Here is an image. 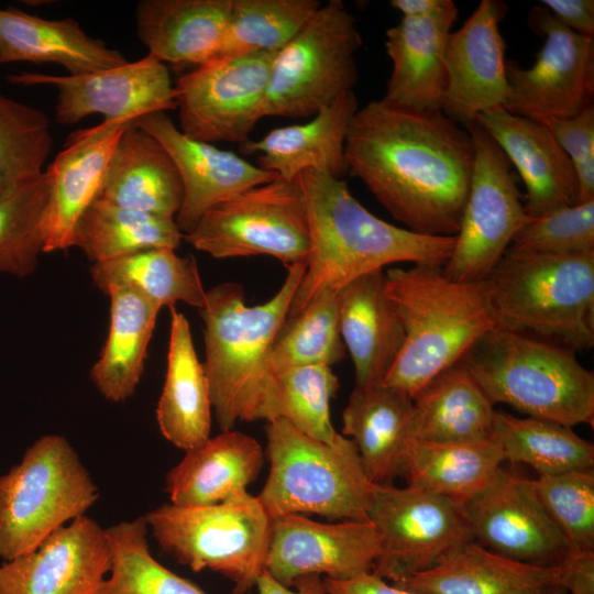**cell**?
<instances>
[{
    "label": "cell",
    "instance_id": "35",
    "mask_svg": "<svg viewBox=\"0 0 594 594\" xmlns=\"http://www.w3.org/2000/svg\"><path fill=\"white\" fill-rule=\"evenodd\" d=\"M495 414L494 404L460 362L413 398L409 438L432 442L492 438Z\"/></svg>",
    "mask_w": 594,
    "mask_h": 594
},
{
    "label": "cell",
    "instance_id": "29",
    "mask_svg": "<svg viewBox=\"0 0 594 594\" xmlns=\"http://www.w3.org/2000/svg\"><path fill=\"white\" fill-rule=\"evenodd\" d=\"M230 8L231 0H141L136 34L161 63L198 67L218 55Z\"/></svg>",
    "mask_w": 594,
    "mask_h": 594
},
{
    "label": "cell",
    "instance_id": "34",
    "mask_svg": "<svg viewBox=\"0 0 594 594\" xmlns=\"http://www.w3.org/2000/svg\"><path fill=\"white\" fill-rule=\"evenodd\" d=\"M413 398L383 383L354 387L342 413V433L360 454L374 484H393L409 438Z\"/></svg>",
    "mask_w": 594,
    "mask_h": 594
},
{
    "label": "cell",
    "instance_id": "22",
    "mask_svg": "<svg viewBox=\"0 0 594 594\" xmlns=\"http://www.w3.org/2000/svg\"><path fill=\"white\" fill-rule=\"evenodd\" d=\"M128 124L102 121L74 132L47 167V199L41 231L43 252L73 246L77 223L101 196L116 144Z\"/></svg>",
    "mask_w": 594,
    "mask_h": 594
},
{
    "label": "cell",
    "instance_id": "49",
    "mask_svg": "<svg viewBox=\"0 0 594 594\" xmlns=\"http://www.w3.org/2000/svg\"><path fill=\"white\" fill-rule=\"evenodd\" d=\"M559 585L572 594H594V550L570 549L558 564Z\"/></svg>",
    "mask_w": 594,
    "mask_h": 594
},
{
    "label": "cell",
    "instance_id": "2",
    "mask_svg": "<svg viewBox=\"0 0 594 594\" xmlns=\"http://www.w3.org/2000/svg\"><path fill=\"white\" fill-rule=\"evenodd\" d=\"M306 206L309 252L287 317L323 290L394 263L444 266L454 237L424 235L388 223L365 209L340 178L315 169L297 176Z\"/></svg>",
    "mask_w": 594,
    "mask_h": 594
},
{
    "label": "cell",
    "instance_id": "16",
    "mask_svg": "<svg viewBox=\"0 0 594 594\" xmlns=\"http://www.w3.org/2000/svg\"><path fill=\"white\" fill-rule=\"evenodd\" d=\"M15 85H47L57 91L55 121L70 125L99 113L106 122L130 124L157 111L176 110L174 86L164 63L146 55L136 62L82 75L10 74Z\"/></svg>",
    "mask_w": 594,
    "mask_h": 594
},
{
    "label": "cell",
    "instance_id": "42",
    "mask_svg": "<svg viewBox=\"0 0 594 594\" xmlns=\"http://www.w3.org/2000/svg\"><path fill=\"white\" fill-rule=\"evenodd\" d=\"M320 6L318 0H231L223 42L215 58L277 53Z\"/></svg>",
    "mask_w": 594,
    "mask_h": 594
},
{
    "label": "cell",
    "instance_id": "46",
    "mask_svg": "<svg viewBox=\"0 0 594 594\" xmlns=\"http://www.w3.org/2000/svg\"><path fill=\"white\" fill-rule=\"evenodd\" d=\"M532 483L570 549L594 550V470L538 475Z\"/></svg>",
    "mask_w": 594,
    "mask_h": 594
},
{
    "label": "cell",
    "instance_id": "44",
    "mask_svg": "<svg viewBox=\"0 0 594 594\" xmlns=\"http://www.w3.org/2000/svg\"><path fill=\"white\" fill-rule=\"evenodd\" d=\"M46 199L45 172L35 182L0 195V273L24 277L37 267Z\"/></svg>",
    "mask_w": 594,
    "mask_h": 594
},
{
    "label": "cell",
    "instance_id": "54",
    "mask_svg": "<svg viewBox=\"0 0 594 594\" xmlns=\"http://www.w3.org/2000/svg\"><path fill=\"white\" fill-rule=\"evenodd\" d=\"M541 594H568V592L560 585H552L547 587Z\"/></svg>",
    "mask_w": 594,
    "mask_h": 594
},
{
    "label": "cell",
    "instance_id": "24",
    "mask_svg": "<svg viewBox=\"0 0 594 594\" xmlns=\"http://www.w3.org/2000/svg\"><path fill=\"white\" fill-rule=\"evenodd\" d=\"M459 9L452 0L427 16H403L386 31L392 73L382 99L411 110H442L447 89L444 51Z\"/></svg>",
    "mask_w": 594,
    "mask_h": 594
},
{
    "label": "cell",
    "instance_id": "10",
    "mask_svg": "<svg viewBox=\"0 0 594 594\" xmlns=\"http://www.w3.org/2000/svg\"><path fill=\"white\" fill-rule=\"evenodd\" d=\"M362 36L341 0L321 4L274 57L264 117L312 118L351 91Z\"/></svg>",
    "mask_w": 594,
    "mask_h": 594
},
{
    "label": "cell",
    "instance_id": "5",
    "mask_svg": "<svg viewBox=\"0 0 594 594\" xmlns=\"http://www.w3.org/2000/svg\"><path fill=\"white\" fill-rule=\"evenodd\" d=\"M461 362L494 405L571 428L594 426V374L571 349L497 328Z\"/></svg>",
    "mask_w": 594,
    "mask_h": 594
},
{
    "label": "cell",
    "instance_id": "31",
    "mask_svg": "<svg viewBox=\"0 0 594 594\" xmlns=\"http://www.w3.org/2000/svg\"><path fill=\"white\" fill-rule=\"evenodd\" d=\"M183 184L162 144L128 124L107 169L101 198L153 216L175 219L183 202Z\"/></svg>",
    "mask_w": 594,
    "mask_h": 594
},
{
    "label": "cell",
    "instance_id": "19",
    "mask_svg": "<svg viewBox=\"0 0 594 594\" xmlns=\"http://www.w3.org/2000/svg\"><path fill=\"white\" fill-rule=\"evenodd\" d=\"M506 13L504 1L482 0L448 36L442 111L463 127L485 111L503 108L506 100V43L499 31Z\"/></svg>",
    "mask_w": 594,
    "mask_h": 594
},
{
    "label": "cell",
    "instance_id": "30",
    "mask_svg": "<svg viewBox=\"0 0 594 594\" xmlns=\"http://www.w3.org/2000/svg\"><path fill=\"white\" fill-rule=\"evenodd\" d=\"M57 64L82 75L127 64L119 51L89 36L72 19L50 20L15 8H0V65Z\"/></svg>",
    "mask_w": 594,
    "mask_h": 594
},
{
    "label": "cell",
    "instance_id": "18",
    "mask_svg": "<svg viewBox=\"0 0 594 594\" xmlns=\"http://www.w3.org/2000/svg\"><path fill=\"white\" fill-rule=\"evenodd\" d=\"M464 509L474 541L507 558L558 565L570 550L540 503L532 480L519 473L502 468Z\"/></svg>",
    "mask_w": 594,
    "mask_h": 594
},
{
    "label": "cell",
    "instance_id": "40",
    "mask_svg": "<svg viewBox=\"0 0 594 594\" xmlns=\"http://www.w3.org/2000/svg\"><path fill=\"white\" fill-rule=\"evenodd\" d=\"M345 352L338 293L327 289L286 318L274 340L270 364L274 374L306 365L332 366L343 360Z\"/></svg>",
    "mask_w": 594,
    "mask_h": 594
},
{
    "label": "cell",
    "instance_id": "13",
    "mask_svg": "<svg viewBox=\"0 0 594 594\" xmlns=\"http://www.w3.org/2000/svg\"><path fill=\"white\" fill-rule=\"evenodd\" d=\"M367 519L381 543L372 573L389 583L474 541L464 506L410 485L374 484Z\"/></svg>",
    "mask_w": 594,
    "mask_h": 594
},
{
    "label": "cell",
    "instance_id": "41",
    "mask_svg": "<svg viewBox=\"0 0 594 594\" xmlns=\"http://www.w3.org/2000/svg\"><path fill=\"white\" fill-rule=\"evenodd\" d=\"M106 532L111 568L98 594H206L152 556L144 517L121 521Z\"/></svg>",
    "mask_w": 594,
    "mask_h": 594
},
{
    "label": "cell",
    "instance_id": "7",
    "mask_svg": "<svg viewBox=\"0 0 594 594\" xmlns=\"http://www.w3.org/2000/svg\"><path fill=\"white\" fill-rule=\"evenodd\" d=\"M270 471L256 496L272 519L317 514L366 521L374 483L354 442L340 433L326 443L299 431L285 418L265 427Z\"/></svg>",
    "mask_w": 594,
    "mask_h": 594
},
{
    "label": "cell",
    "instance_id": "50",
    "mask_svg": "<svg viewBox=\"0 0 594 594\" xmlns=\"http://www.w3.org/2000/svg\"><path fill=\"white\" fill-rule=\"evenodd\" d=\"M541 3L564 26L580 35L594 38L593 0H542Z\"/></svg>",
    "mask_w": 594,
    "mask_h": 594
},
{
    "label": "cell",
    "instance_id": "27",
    "mask_svg": "<svg viewBox=\"0 0 594 594\" xmlns=\"http://www.w3.org/2000/svg\"><path fill=\"white\" fill-rule=\"evenodd\" d=\"M264 461L255 438L234 429L221 431L185 451L166 475V492L178 506L218 504L248 492Z\"/></svg>",
    "mask_w": 594,
    "mask_h": 594
},
{
    "label": "cell",
    "instance_id": "6",
    "mask_svg": "<svg viewBox=\"0 0 594 594\" xmlns=\"http://www.w3.org/2000/svg\"><path fill=\"white\" fill-rule=\"evenodd\" d=\"M486 283L498 329L557 339L572 350L594 345V251L508 249Z\"/></svg>",
    "mask_w": 594,
    "mask_h": 594
},
{
    "label": "cell",
    "instance_id": "43",
    "mask_svg": "<svg viewBox=\"0 0 594 594\" xmlns=\"http://www.w3.org/2000/svg\"><path fill=\"white\" fill-rule=\"evenodd\" d=\"M51 150L47 116L0 91V195L38 179Z\"/></svg>",
    "mask_w": 594,
    "mask_h": 594
},
{
    "label": "cell",
    "instance_id": "14",
    "mask_svg": "<svg viewBox=\"0 0 594 594\" xmlns=\"http://www.w3.org/2000/svg\"><path fill=\"white\" fill-rule=\"evenodd\" d=\"M276 53L213 58L180 76L174 86L179 130L191 139L242 144L264 117Z\"/></svg>",
    "mask_w": 594,
    "mask_h": 594
},
{
    "label": "cell",
    "instance_id": "15",
    "mask_svg": "<svg viewBox=\"0 0 594 594\" xmlns=\"http://www.w3.org/2000/svg\"><path fill=\"white\" fill-rule=\"evenodd\" d=\"M528 26L544 43L530 68L506 61L508 92L503 108L546 122L572 118L593 105L594 38L568 29L540 4L530 10Z\"/></svg>",
    "mask_w": 594,
    "mask_h": 594
},
{
    "label": "cell",
    "instance_id": "45",
    "mask_svg": "<svg viewBox=\"0 0 594 594\" xmlns=\"http://www.w3.org/2000/svg\"><path fill=\"white\" fill-rule=\"evenodd\" d=\"M275 375L280 418L310 438L334 442L340 433L331 422L330 400L339 388V380L331 366H298Z\"/></svg>",
    "mask_w": 594,
    "mask_h": 594
},
{
    "label": "cell",
    "instance_id": "48",
    "mask_svg": "<svg viewBox=\"0 0 594 594\" xmlns=\"http://www.w3.org/2000/svg\"><path fill=\"white\" fill-rule=\"evenodd\" d=\"M544 123L575 170L578 204L594 199V106L568 119L548 120Z\"/></svg>",
    "mask_w": 594,
    "mask_h": 594
},
{
    "label": "cell",
    "instance_id": "32",
    "mask_svg": "<svg viewBox=\"0 0 594 594\" xmlns=\"http://www.w3.org/2000/svg\"><path fill=\"white\" fill-rule=\"evenodd\" d=\"M212 403L187 318L170 307L167 369L156 407L164 438L184 451L210 438Z\"/></svg>",
    "mask_w": 594,
    "mask_h": 594
},
{
    "label": "cell",
    "instance_id": "38",
    "mask_svg": "<svg viewBox=\"0 0 594 594\" xmlns=\"http://www.w3.org/2000/svg\"><path fill=\"white\" fill-rule=\"evenodd\" d=\"M184 234L175 219L122 207L101 197L79 219L73 246L95 264L148 249L176 250Z\"/></svg>",
    "mask_w": 594,
    "mask_h": 594
},
{
    "label": "cell",
    "instance_id": "51",
    "mask_svg": "<svg viewBox=\"0 0 594 594\" xmlns=\"http://www.w3.org/2000/svg\"><path fill=\"white\" fill-rule=\"evenodd\" d=\"M327 594H417L385 581L372 572L348 580L322 578Z\"/></svg>",
    "mask_w": 594,
    "mask_h": 594
},
{
    "label": "cell",
    "instance_id": "52",
    "mask_svg": "<svg viewBox=\"0 0 594 594\" xmlns=\"http://www.w3.org/2000/svg\"><path fill=\"white\" fill-rule=\"evenodd\" d=\"M256 594H327L323 580L319 575H308L296 580L292 586H286L266 571L257 579Z\"/></svg>",
    "mask_w": 594,
    "mask_h": 594
},
{
    "label": "cell",
    "instance_id": "33",
    "mask_svg": "<svg viewBox=\"0 0 594 594\" xmlns=\"http://www.w3.org/2000/svg\"><path fill=\"white\" fill-rule=\"evenodd\" d=\"M504 463L492 438L462 442H432L408 438L400 476L415 486L465 506L495 479Z\"/></svg>",
    "mask_w": 594,
    "mask_h": 594
},
{
    "label": "cell",
    "instance_id": "21",
    "mask_svg": "<svg viewBox=\"0 0 594 594\" xmlns=\"http://www.w3.org/2000/svg\"><path fill=\"white\" fill-rule=\"evenodd\" d=\"M130 124L156 139L176 165L184 195L175 221L184 235L212 207L278 178L231 151L189 138L164 111L142 116Z\"/></svg>",
    "mask_w": 594,
    "mask_h": 594
},
{
    "label": "cell",
    "instance_id": "28",
    "mask_svg": "<svg viewBox=\"0 0 594 594\" xmlns=\"http://www.w3.org/2000/svg\"><path fill=\"white\" fill-rule=\"evenodd\" d=\"M392 584L417 594H541L559 585V566L517 561L471 541Z\"/></svg>",
    "mask_w": 594,
    "mask_h": 594
},
{
    "label": "cell",
    "instance_id": "8",
    "mask_svg": "<svg viewBox=\"0 0 594 594\" xmlns=\"http://www.w3.org/2000/svg\"><path fill=\"white\" fill-rule=\"evenodd\" d=\"M144 518L164 552L195 572L221 574L234 594L255 587L265 571L271 518L248 492L206 506L164 504Z\"/></svg>",
    "mask_w": 594,
    "mask_h": 594
},
{
    "label": "cell",
    "instance_id": "39",
    "mask_svg": "<svg viewBox=\"0 0 594 594\" xmlns=\"http://www.w3.org/2000/svg\"><path fill=\"white\" fill-rule=\"evenodd\" d=\"M504 462L526 464L538 475L593 469L594 446L571 427L496 410L493 436Z\"/></svg>",
    "mask_w": 594,
    "mask_h": 594
},
{
    "label": "cell",
    "instance_id": "37",
    "mask_svg": "<svg viewBox=\"0 0 594 594\" xmlns=\"http://www.w3.org/2000/svg\"><path fill=\"white\" fill-rule=\"evenodd\" d=\"M94 284L103 293L113 286L130 287L161 308L177 302L200 309L206 300L196 260L180 257L172 249H148L90 268Z\"/></svg>",
    "mask_w": 594,
    "mask_h": 594
},
{
    "label": "cell",
    "instance_id": "11",
    "mask_svg": "<svg viewBox=\"0 0 594 594\" xmlns=\"http://www.w3.org/2000/svg\"><path fill=\"white\" fill-rule=\"evenodd\" d=\"M184 240L215 258L268 255L286 267L309 252L306 206L297 179L252 187L204 213Z\"/></svg>",
    "mask_w": 594,
    "mask_h": 594
},
{
    "label": "cell",
    "instance_id": "53",
    "mask_svg": "<svg viewBox=\"0 0 594 594\" xmlns=\"http://www.w3.org/2000/svg\"><path fill=\"white\" fill-rule=\"evenodd\" d=\"M447 0H392L391 6L403 16H427L443 8Z\"/></svg>",
    "mask_w": 594,
    "mask_h": 594
},
{
    "label": "cell",
    "instance_id": "23",
    "mask_svg": "<svg viewBox=\"0 0 594 594\" xmlns=\"http://www.w3.org/2000/svg\"><path fill=\"white\" fill-rule=\"evenodd\" d=\"M475 121L519 172L526 187L524 209L529 218L578 204L573 165L544 123L504 108L485 111Z\"/></svg>",
    "mask_w": 594,
    "mask_h": 594
},
{
    "label": "cell",
    "instance_id": "9",
    "mask_svg": "<svg viewBox=\"0 0 594 594\" xmlns=\"http://www.w3.org/2000/svg\"><path fill=\"white\" fill-rule=\"evenodd\" d=\"M98 497V486L69 441L59 435L38 438L0 476V558L33 551L85 515Z\"/></svg>",
    "mask_w": 594,
    "mask_h": 594
},
{
    "label": "cell",
    "instance_id": "26",
    "mask_svg": "<svg viewBox=\"0 0 594 594\" xmlns=\"http://www.w3.org/2000/svg\"><path fill=\"white\" fill-rule=\"evenodd\" d=\"M340 333L354 365L355 387L383 383L403 346L399 315L385 292L384 270L338 292Z\"/></svg>",
    "mask_w": 594,
    "mask_h": 594
},
{
    "label": "cell",
    "instance_id": "4",
    "mask_svg": "<svg viewBox=\"0 0 594 594\" xmlns=\"http://www.w3.org/2000/svg\"><path fill=\"white\" fill-rule=\"evenodd\" d=\"M384 278L405 339L383 384L410 398L497 329L486 279L453 280L429 264L389 268Z\"/></svg>",
    "mask_w": 594,
    "mask_h": 594
},
{
    "label": "cell",
    "instance_id": "12",
    "mask_svg": "<svg viewBox=\"0 0 594 594\" xmlns=\"http://www.w3.org/2000/svg\"><path fill=\"white\" fill-rule=\"evenodd\" d=\"M475 152L469 194L454 246L443 266L458 282L484 280L528 220L510 162L476 122L464 125Z\"/></svg>",
    "mask_w": 594,
    "mask_h": 594
},
{
    "label": "cell",
    "instance_id": "47",
    "mask_svg": "<svg viewBox=\"0 0 594 594\" xmlns=\"http://www.w3.org/2000/svg\"><path fill=\"white\" fill-rule=\"evenodd\" d=\"M524 253L574 255L594 251V199L529 218L509 248Z\"/></svg>",
    "mask_w": 594,
    "mask_h": 594
},
{
    "label": "cell",
    "instance_id": "36",
    "mask_svg": "<svg viewBox=\"0 0 594 594\" xmlns=\"http://www.w3.org/2000/svg\"><path fill=\"white\" fill-rule=\"evenodd\" d=\"M105 294L110 298V326L90 380L106 399L119 403L139 385L161 307L125 286L110 287Z\"/></svg>",
    "mask_w": 594,
    "mask_h": 594
},
{
    "label": "cell",
    "instance_id": "3",
    "mask_svg": "<svg viewBox=\"0 0 594 594\" xmlns=\"http://www.w3.org/2000/svg\"><path fill=\"white\" fill-rule=\"evenodd\" d=\"M304 272L305 262L288 266L277 293L254 306L246 304L238 283H222L207 290L199 309L205 326L202 364L221 431L234 429L239 421L280 418L270 356Z\"/></svg>",
    "mask_w": 594,
    "mask_h": 594
},
{
    "label": "cell",
    "instance_id": "17",
    "mask_svg": "<svg viewBox=\"0 0 594 594\" xmlns=\"http://www.w3.org/2000/svg\"><path fill=\"white\" fill-rule=\"evenodd\" d=\"M380 552L369 520L327 524L284 515L271 520L265 571L286 586L308 575L348 580L372 572Z\"/></svg>",
    "mask_w": 594,
    "mask_h": 594
},
{
    "label": "cell",
    "instance_id": "20",
    "mask_svg": "<svg viewBox=\"0 0 594 594\" xmlns=\"http://www.w3.org/2000/svg\"><path fill=\"white\" fill-rule=\"evenodd\" d=\"M111 568L106 529L79 516L0 564V594H98Z\"/></svg>",
    "mask_w": 594,
    "mask_h": 594
},
{
    "label": "cell",
    "instance_id": "25",
    "mask_svg": "<svg viewBox=\"0 0 594 594\" xmlns=\"http://www.w3.org/2000/svg\"><path fill=\"white\" fill-rule=\"evenodd\" d=\"M358 110L355 94L346 91L308 122L273 129L257 141L240 144V152L258 154L257 166L287 182L306 169L341 179L349 173L345 140Z\"/></svg>",
    "mask_w": 594,
    "mask_h": 594
},
{
    "label": "cell",
    "instance_id": "1",
    "mask_svg": "<svg viewBox=\"0 0 594 594\" xmlns=\"http://www.w3.org/2000/svg\"><path fill=\"white\" fill-rule=\"evenodd\" d=\"M474 158L469 131L442 110L382 99L356 111L345 140L349 173L395 220L424 235L457 234Z\"/></svg>",
    "mask_w": 594,
    "mask_h": 594
}]
</instances>
